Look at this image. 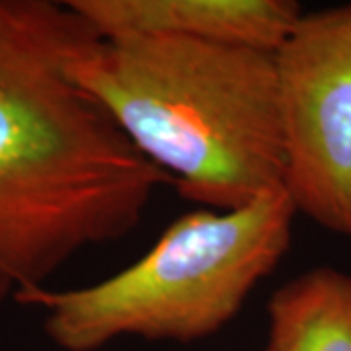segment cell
Segmentation results:
<instances>
[{
	"instance_id": "1",
	"label": "cell",
	"mask_w": 351,
	"mask_h": 351,
	"mask_svg": "<svg viewBox=\"0 0 351 351\" xmlns=\"http://www.w3.org/2000/svg\"><path fill=\"white\" fill-rule=\"evenodd\" d=\"M98 39L69 2L0 0V308L172 186L71 73Z\"/></svg>"
},
{
	"instance_id": "2",
	"label": "cell",
	"mask_w": 351,
	"mask_h": 351,
	"mask_svg": "<svg viewBox=\"0 0 351 351\" xmlns=\"http://www.w3.org/2000/svg\"><path fill=\"white\" fill-rule=\"evenodd\" d=\"M71 73L186 201L234 211L283 188L274 53L174 38L98 39Z\"/></svg>"
},
{
	"instance_id": "3",
	"label": "cell",
	"mask_w": 351,
	"mask_h": 351,
	"mask_svg": "<svg viewBox=\"0 0 351 351\" xmlns=\"http://www.w3.org/2000/svg\"><path fill=\"white\" fill-rule=\"evenodd\" d=\"M297 215L283 188L234 211L201 207L117 274L86 287L32 289L14 304L43 308V330L63 351H100L119 338L205 339L285 258Z\"/></svg>"
},
{
	"instance_id": "4",
	"label": "cell",
	"mask_w": 351,
	"mask_h": 351,
	"mask_svg": "<svg viewBox=\"0 0 351 351\" xmlns=\"http://www.w3.org/2000/svg\"><path fill=\"white\" fill-rule=\"evenodd\" d=\"M274 59L283 189L297 213L351 239V4L302 12Z\"/></svg>"
},
{
	"instance_id": "5",
	"label": "cell",
	"mask_w": 351,
	"mask_h": 351,
	"mask_svg": "<svg viewBox=\"0 0 351 351\" xmlns=\"http://www.w3.org/2000/svg\"><path fill=\"white\" fill-rule=\"evenodd\" d=\"M98 38H174L276 53L302 8L293 0H66Z\"/></svg>"
},
{
	"instance_id": "6",
	"label": "cell",
	"mask_w": 351,
	"mask_h": 351,
	"mask_svg": "<svg viewBox=\"0 0 351 351\" xmlns=\"http://www.w3.org/2000/svg\"><path fill=\"white\" fill-rule=\"evenodd\" d=\"M262 351H351V274L322 265L276 289Z\"/></svg>"
}]
</instances>
